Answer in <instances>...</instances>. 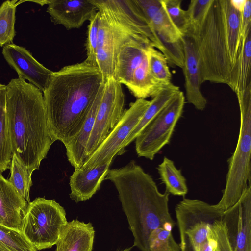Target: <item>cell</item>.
<instances>
[{"label": "cell", "instance_id": "obj_32", "mask_svg": "<svg viewBox=\"0 0 251 251\" xmlns=\"http://www.w3.org/2000/svg\"><path fill=\"white\" fill-rule=\"evenodd\" d=\"M100 20V13L97 11L89 20L85 44L87 57L85 60L96 67Z\"/></svg>", "mask_w": 251, "mask_h": 251}, {"label": "cell", "instance_id": "obj_1", "mask_svg": "<svg viewBox=\"0 0 251 251\" xmlns=\"http://www.w3.org/2000/svg\"><path fill=\"white\" fill-rule=\"evenodd\" d=\"M104 81L85 60L53 72L43 98L51 132L64 146L80 130Z\"/></svg>", "mask_w": 251, "mask_h": 251}, {"label": "cell", "instance_id": "obj_36", "mask_svg": "<svg viewBox=\"0 0 251 251\" xmlns=\"http://www.w3.org/2000/svg\"><path fill=\"white\" fill-rule=\"evenodd\" d=\"M251 30V0H246L241 12L240 32L243 39L245 40Z\"/></svg>", "mask_w": 251, "mask_h": 251}, {"label": "cell", "instance_id": "obj_35", "mask_svg": "<svg viewBox=\"0 0 251 251\" xmlns=\"http://www.w3.org/2000/svg\"><path fill=\"white\" fill-rule=\"evenodd\" d=\"M212 228L217 242V251H232L222 221L216 222Z\"/></svg>", "mask_w": 251, "mask_h": 251}, {"label": "cell", "instance_id": "obj_8", "mask_svg": "<svg viewBox=\"0 0 251 251\" xmlns=\"http://www.w3.org/2000/svg\"><path fill=\"white\" fill-rule=\"evenodd\" d=\"M224 211L199 199L183 198L175 207L180 251H198Z\"/></svg>", "mask_w": 251, "mask_h": 251}, {"label": "cell", "instance_id": "obj_23", "mask_svg": "<svg viewBox=\"0 0 251 251\" xmlns=\"http://www.w3.org/2000/svg\"><path fill=\"white\" fill-rule=\"evenodd\" d=\"M251 30L242 39L235 66L228 86L235 93L244 91L251 82Z\"/></svg>", "mask_w": 251, "mask_h": 251}, {"label": "cell", "instance_id": "obj_4", "mask_svg": "<svg viewBox=\"0 0 251 251\" xmlns=\"http://www.w3.org/2000/svg\"><path fill=\"white\" fill-rule=\"evenodd\" d=\"M7 86L6 110L13 154L33 173L39 169L53 143L43 94L32 84L12 79Z\"/></svg>", "mask_w": 251, "mask_h": 251}, {"label": "cell", "instance_id": "obj_20", "mask_svg": "<svg viewBox=\"0 0 251 251\" xmlns=\"http://www.w3.org/2000/svg\"><path fill=\"white\" fill-rule=\"evenodd\" d=\"M95 230L91 223L67 222L56 244L55 251H92Z\"/></svg>", "mask_w": 251, "mask_h": 251}, {"label": "cell", "instance_id": "obj_2", "mask_svg": "<svg viewBox=\"0 0 251 251\" xmlns=\"http://www.w3.org/2000/svg\"><path fill=\"white\" fill-rule=\"evenodd\" d=\"M105 180L112 182L117 190L134 245L141 251H150L151 232L160 227L172 230L176 225L169 212L170 194L161 193L151 176L134 160L109 169Z\"/></svg>", "mask_w": 251, "mask_h": 251}, {"label": "cell", "instance_id": "obj_7", "mask_svg": "<svg viewBox=\"0 0 251 251\" xmlns=\"http://www.w3.org/2000/svg\"><path fill=\"white\" fill-rule=\"evenodd\" d=\"M66 216L55 200L36 198L28 204L21 231L37 251L51 248L68 222Z\"/></svg>", "mask_w": 251, "mask_h": 251}, {"label": "cell", "instance_id": "obj_33", "mask_svg": "<svg viewBox=\"0 0 251 251\" xmlns=\"http://www.w3.org/2000/svg\"><path fill=\"white\" fill-rule=\"evenodd\" d=\"M165 8L171 20L183 36L186 34L188 22L186 11L181 8L180 0H162Z\"/></svg>", "mask_w": 251, "mask_h": 251}, {"label": "cell", "instance_id": "obj_24", "mask_svg": "<svg viewBox=\"0 0 251 251\" xmlns=\"http://www.w3.org/2000/svg\"><path fill=\"white\" fill-rule=\"evenodd\" d=\"M126 86L137 99H146L148 97L152 98L165 86L156 80L151 74L147 53L143 62L135 70L129 83Z\"/></svg>", "mask_w": 251, "mask_h": 251}, {"label": "cell", "instance_id": "obj_31", "mask_svg": "<svg viewBox=\"0 0 251 251\" xmlns=\"http://www.w3.org/2000/svg\"><path fill=\"white\" fill-rule=\"evenodd\" d=\"M150 251H180V245L174 239L172 230L158 227L150 234L148 240Z\"/></svg>", "mask_w": 251, "mask_h": 251}, {"label": "cell", "instance_id": "obj_18", "mask_svg": "<svg viewBox=\"0 0 251 251\" xmlns=\"http://www.w3.org/2000/svg\"><path fill=\"white\" fill-rule=\"evenodd\" d=\"M28 204L0 172V224L21 231Z\"/></svg>", "mask_w": 251, "mask_h": 251}, {"label": "cell", "instance_id": "obj_11", "mask_svg": "<svg viewBox=\"0 0 251 251\" xmlns=\"http://www.w3.org/2000/svg\"><path fill=\"white\" fill-rule=\"evenodd\" d=\"M145 99H137L124 110L121 119L106 139L88 159L82 169H90L122 154L123 145L137 125L150 104Z\"/></svg>", "mask_w": 251, "mask_h": 251}, {"label": "cell", "instance_id": "obj_13", "mask_svg": "<svg viewBox=\"0 0 251 251\" xmlns=\"http://www.w3.org/2000/svg\"><path fill=\"white\" fill-rule=\"evenodd\" d=\"M135 0L161 41L183 62V36L170 18L162 0Z\"/></svg>", "mask_w": 251, "mask_h": 251}, {"label": "cell", "instance_id": "obj_26", "mask_svg": "<svg viewBox=\"0 0 251 251\" xmlns=\"http://www.w3.org/2000/svg\"><path fill=\"white\" fill-rule=\"evenodd\" d=\"M157 170L160 179L165 186V191L175 196L184 197L187 194L186 180L173 160L165 156Z\"/></svg>", "mask_w": 251, "mask_h": 251}, {"label": "cell", "instance_id": "obj_14", "mask_svg": "<svg viewBox=\"0 0 251 251\" xmlns=\"http://www.w3.org/2000/svg\"><path fill=\"white\" fill-rule=\"evenodd\" d=\"M2 53L18 77L32 84L42 93L47 87L53 71L39 63L25 47L13 43L2 48Z\"/></svg>", "mask_w": 251, "mask_h": 251}, {"label": "cell", "instance_id": "obj_30", "mask_svg": "<svg viewBox=\"0 0 251 251\" xmlns=\"http://www.w3.org/2000/svg\"><path fill=\"white\" fill-rule=\"evenodd\" d=\"M147 56L149 70L153 77L164 86L172 83V74L164 54L151 46L148 49Z\"/></svg>", "mask_w": 251, "mask_h": 251}, {"label": "cell", "instance_id": "obj_28", "mask_svg": "<svg viewBox=\"0 0 251 251\" xmlns=\"http://www.w3.org/2000/svg\"><path fill=\"white\" fill-rule=\"evenodd\" d=\"M10 176L8 181L13 185L20 196L29 203V191L32 185V172L21 162L15 154H13L10 163Z\"/></svg>", "mask_w": 251, "mask_h": 251}, {"label": "cell", "instance_id": "obj_9", "mask_svg": "<svg viewBox=\"0 0 251 251\" xmlns=\"http://www.w3.org/2000/svg\"><path fill=\"white\" fill-rule=\"evenodd\" d=\"M185 100L183 92L180 90L140 132L135 139L138 157L152 160L170 143L176 123L182 115Z\"/></svg>", "mask_w": 251, "mask_h": 251}, {"label": "cell", "instance_id": "obj_16", "mask_svg": "<svg viewBox=\"0 0 251 251\" xmlns=\"http://www.w3.org/2000/svg\"><path fill=\"white\" fill-rule=\"evenodd\" d=\"M184 62L182 67L185 79L186 98L188 103L196 109L203 110L207 100L201 92V72L196 49L193 39L187 35L183 36Z\"/></svg>", "mask_w": 251, "mask_h": 251}, {"label": "cell", "instance_id": "obj_25", "mask_svg": "<svg viewBox=\"0 0 251 251\" xmlns=\"http://www.w3.org/2000/svg\"><path fill=\"white\" fill-rule=\"evenodd\" d=\"M6 85L0 83V172L9 169L13 155L6 110Z\"/></svg>", "mask_w": 251, "mask_h": 251}, {"label": "cell", "instance_id": "obj_5", "mask_svg": "<svg viewBox=\"0 0 251 251\" xmlns=\"http://www.w3.org/2000/svg\"><path fill=\"white\" fill-rule=\"evenodd\" d=\"M100 16L97 67L103 80L113 77L121 49L130 43L151 45L170 64L175 54L161 41L135 0H91Z\"/></svg>", "mask_w": 251, "mask_h": 251}, {"label": "cell", "instance_id": "obj_29", "mask_svg": "<svg viewBox=\"0 0 251 251\" xmlns=\"http://www.w3.org/2000/svg\"><path fill=\"white\" fill-rule=\"evenodd\" d=\"M0 251H38L21 231L0 224Z\"/></svg>", "mask_w": 251, "mask_h": 251}, {"label": "cell", "instance_id": "obj_19", "mask_svg": "<svg viewBox=\"0 0 251 251\" xmlns=\"http://www.w3.org/2000/svg\"><path fill=\"white\" fill-rule=\"evenodd\" d=\"M104 84V81L99 90L80 130L65 145L68 160L75 169L81 168L86 162L87 146L101 99Z\"/></svg>", "mask_w": 251, "mask_h": 251}, {"label": "cell", "instance_id": "obj_21", "mask_svg": "<svg viewBox=\"0 0 251 251\" xmlns=\"http://www.w3.org/2000/svg\"><path fill=\"white\" fill-rule=\"evenodd\" d=\"M151 45L130 43L124 46L119 52L113 77L121 85L126 86L130 82L135 70L147 56Z\"/></svg>", "mask_w": 251, "mask_h": 251}, {"label": "cell", "instance_id": "obj_22", "mask_svg": "<svg viewBox=\"0 0 251 251\" xmlns=\"http://www.w3.org/2000/svg\"><path fill=\"white\" fill-rule=\"evenodd\" d=\"M179 91L178 86L171 83L162 88L152 98L140 120L124 142L122 146V154L125 151V148L135 139L142 129L166 106Z\"/></svg>", "mask_w": 251, "mask_h": 251}, {"label": "cell", "instance_id": "obj_15", "mask_svg": "<svg viewBox=\"0 0 251 251\" xmlns=\"http://www.w3.org/2000/svg\"><path fill=\"white\" fill-rule=\"evenodd\" d=\"M47 5L51 21L67 30L80 28L97 11L91 0H47Z\"/></svg>", "mask_w": 251, "mask_h": 251}, {"label": "cell", "instance_id": "obj_37", "mask_svg": "<svg viewBox=\"0 0 251 251\" xmlns=\"http://www.w3.org/2000/svg\"><path fill=\"white\" fill-rule=\"evenodd\" d=\"M198 251H217V242L212 228L208 238L201 245Z\"/></svg>", "mask_w": 251, "mask_h": 251}, {"label": "cell", "instance_id": "obj_27", "mask_svg": "<svg viewBox=\"0 0 251 251\" xmlns=\"http://www.w3.org/2000/svg\"><path fill=\"white\" fill-rule=\"evenodd\" d=\"M24 0H6L0 6V47L13 43L16 34V8Z\"/></svg>", "mask_w": 251, "mask_h": 251}, {"label": "cell", "instance_id": "obj_17", "mask_svg": "<svg viewBox=\"0 0 251 251\" xmlns=\"http://www.w3.org/2000/svg\"><path fill=\"white\" fill-rule=\"evenodd\" d=\"M112 160L90 169H75L70 177V198L77 203L90 199L100 189Z\"/></svg>", "mask_w": 251, "mask_h": 251}, {"label": "cell", "instance_id": "obj_3", "mask_svg": "<svg viewBox=\"0 0 251 251\" xmlns=\"http://www.w3.org/2000/svg\"><path fill=\"white\" fill-rule=\"evenodd\" d=\"M241 16L231 0H213L201 22L185 35L195 43L201 84L229 85L241 43Z\"/></svg>", "mask_w": 251, "mask_h": 251}, {"label": "cell", "instance_id": "obj_12", "mask_svg": "<svg viewBox=\"0 0 251 251\" xmlns=\"http://www.w3.org/2000/svg\"><path fill=\"white\" fill-rule=\"evenodd\" d=\"M232 251H251V187L224 211L222 219Z\"/></svg>", "mask_w": 251, "mask_h": 251}, {"label": "cell", "instance_id": "obj_6", "mask_svg": "<svg viewBox=\"0 0 251 251\" xmlns=\"http://www.w3.org/2000/svg\"><path fill=\"white\" fill-rule=\"evenodd\" d=\"M240 109V126L235 151L227 160L228 171L218 209L224 211L234 205L251 186V83L242 92L236 93Z\"/></svg>", "mask_w": 251, "mask_h": 251}, {"label": "cell", "instance_id": "obj_34", "mask_svg": "<svg viewBox=\"0 0 251 251\" xmlns=\"http://www.w3.org/2000/svg\"><path fill=\"white\" fill-rule=\"evenodd\" d=\"M213 0H192L186 13L188 22V30L200 23L208 11ZM187 30V31H188Z\"/></svg>", "mask_w": 251, "mask_h": 251}, {"label": "cell", "instance_id": "obj_38", "mask_svg": "<svg viewBox=\"0 0 251 251\" xmlns=\"http://www.w3.org/2000/svg\"><path fill=\"white\" fill-rule=\"evenodd\" d=\"M120 251H129V249H126Z\"/></svg>", "mask_w": 251, "mask_h": 251}, {"label": "cell", "instance_id": "obj_10", "mask_svg": "<svg viewBox=\"0 0 251 251\" xmlns=\"http://www.w3.org/2000/svg\"><path fill=\"white\" fill-rule=\"evenodd\" d=\"M124 105L125 95L122 85L113 77L106 79L87 146L86 162L117 124L125 110Z\"/></svg>", "mask_w": 251, "mask_h": 251}]
</instances>
